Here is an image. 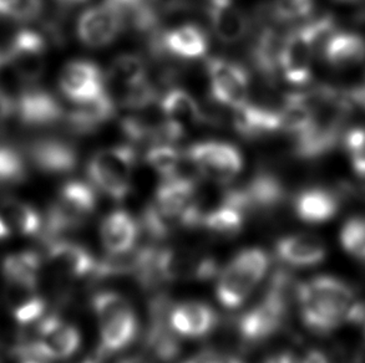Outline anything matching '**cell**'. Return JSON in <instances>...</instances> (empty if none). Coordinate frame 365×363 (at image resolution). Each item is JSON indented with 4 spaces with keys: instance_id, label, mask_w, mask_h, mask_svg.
<instances>
[{
    "instance_id": "1",
    "label": "cell",
    "mask_w": 365,
    "mask_h": 363,
    "mask_svg": "<svg viewBox=\"0 0 365 363\" xmlns=\"http://www.w3.org/2000/svg\"><path fill=\"white\" fill-rule=\"evenodd\" d=\"M297 304L304 325L319 335L331 334L346 322L359 324L365 315V305L351 286L328 275L298 283Z\"/></svg>"
},
{
    "instance_id": "2",
    "label": "cell",
    "mask_w": 365,
    "mask_h": 363,
    "mask_svg": "<svg viewBox=\"0 0 365 363\" xmlns=\"http://www.w3.org/2000/svg\"><path fill=\"white\" fill-rule=\"evenodd\" d=\"M307 96L313 116L309 127L294 138V154L302 159H314L334 147L351 111V98L331 88H318Z\"/></svg>"
},
{
    "instance_id": "3",
    "label": "cell",
    "mask_w": 365,
    "mask_h": 363,
    "mask_svg": "<svg viewBox=\"0 0 365 363\" xmlns=\"http://www.w3.org/2000/svg\"><path fill=\"white\" fill-rule=\"evenodd\" d=\"M334 21L323 16L302 25L283 36L279 71L289 84L304 85L311 80L316 49L331 34Z\"/></svg>"
},
{
    "instance_id": "4",
    "label": "cell",
    "mask_w": 365,
    "mask_h": 363,
    "mask_svg": "<svg viewBox=\"0 0 365 363\" xmlns=\"http://www.w3.org/2000/svg\"><path fill=\"white\" fill-rule=\"evenodd\" d=\"M268 266L269 259L262 249L250 248L238 253L218 278V301L226 309H238L261 283Z\"/></svg>"
},
{
    "instance_id": "5",
    "label": "cell",
    "mask_w": 365,
    "mask_h": 363,
    "mask_svg": "<svg viewBox=\"0 0 365 363\" xmlns=\"http://www.w3.org/2000/svg\"><path fill=\"white\" fill-rule=\"evenodd\" d=\"M138 154L133 146L105 148L91 157L86 172L94 188L115 201H123L131 191Z\"/></svg>"
},
{
    "instance_id": "6",
    "label": "cell",
    "mask_w": 365,
    "mask_h": 363,
    "mask_svg": "<svg viewBox=\"0 0 365 363\" xmlns=\"http://www.w3.org/2000/svg\"><path fill=\"white\" fill-rule=\"evenodd\" d=\"M96 204L98 196L94 186L81 181L65 183L48 211L45 221L46 238L55 239L63 233L84 226L96 209Z\"/></svg>"
},
{
    "instance_id": "7",
    "label": "cell",
    "mask_w": 365,
    "mask_h": 363,
    "mask_svg": "<svg viewBox=\"0 0 365 363\" xmlns=\"http://www.w3.org/2000/svg\"><path fill=\"white\" fill-rule=\"evenodd\" d=\"M185 156L201 177L218 184H227L243 168L241 151L232 143L222 141L193 143L186 149Z\"/></svg>"
},
{
    "instance_id": "8",
    "label": "cell",
    "mask_w": 365,
    "mask_h": 363,
    "mask_svg": "<svg viewBox=\"0 0 365 363\" xmlns=\"http://www.w3.org/2000/svg\"><path fill=\"white\" fill-rule=\"evenodd\" d=\"M206 71L213 101L231 110L248 101L250 74L242 65L223 58H211L206 60Z\"/></svg>"
},
{
    "instance_id": "9",
    "label": "cell",
    "mask_w": 365,
    "mask_h": 363,
    "mask_svg": "<svg viewBox=\"0 0 365 363\" xmlns=\"http://www.w3.org/2000/svg\"><path fill=\"white\" fill-rule=\"evenodd\" d=\"M48 39L40 31L19 30L10 40L5 61L26 84H35L44 74Z\"/></svg>"
},
{
    "instance_id": "10",
    "label": "cell",
    "mask_w": 365,
    "mask_h": 363,
    "mask_svg": "<svg viewBox=\"0 0 365 363\" xmlns=\"http://www.w3.org/2000/svg\"><path fill=\"white\" fill-rule=\"evenodd\" d=\"M148 51L153 58L163 59H202L207 54L208 36L202 28L196 24H183L178 28L161 31L148 43Z\"/></svg>"
},
{
    "instance_id": "11",
    "label": "cell",
    "mask_w": 365,
    "mask_h": 363,
    "mask_svg": "<svg viewBox=\"0 0 365 363\" xmlns=\"http://www.w3.org/2000/svg\"><path fill=\"white\" fill-rule=\"evenodd\" d=\"M126 28V23L116 6L108 0L91 6L80 15L78 36L83 44L99 49L113 44Z\"/></svg>"
},
{
    "instance_id": "12",
    "label": "cell",
    "mask_w": 365,
    "mask_h": 363,
    "mask_svg": "<svg viewBox=\"0 0 365 363\" xmlns=\"http://www.w3.org/2000/svg\"><path fill=\"white\" fill-rule=\"evenodd\" d=\"M196 194V179L176 174L163 179L158 186L151 206L173 229L175 226H182L183 214L192 204Z\"/></svg>"
},
{
    "instance_id": "13",
    "label": "cell",
    "mask_w": 365,
    "mask_h": 363,
    "mask_svg": "<svg viewBox=\"0 0 365 363\" xmlns=\"http://www.w3.org/2000/svg\"><path fill=\"white\" fill-rule=\"evenodd\" d=\"M59 85L65 98L75 105L89 102L108 93L104 73L89 60H75L66 65L60 74Z\"/></svg>"
},
{
    "instance_id": "14",
    "label": "cell",
    "mask_w": 365,
    "mask_h": 363,
    "mask_svg": "<svg viewBox=\"0 0 365 363\" xmlns=\"http://www.w3.org/2000/svg\"><path fill=\"white\" fill-rule=\"evenodd\" d=\"M15 115L30 127H46L65 117L59 100L35 84H26L15 98Z\"/></svg>"
},
{
    "instance_id": "15",
    "label": "cell",
    "mask_w": 365,
    "mask_h": 363,
    "mask_svg": "<svg viewBox=\"0 0 365 363\" xmlns=\"http://www.w3.org/2000/svg\"><path fill=\"white\" fill-rule=\"evenodd\" d=\"M160 111L173 142L185 137L191 128L203 125L202 108L191 93L180 88L168 90L160 98Z\"/></svg>"
},
{
    "instance_id": "16",
    "label": "cell",
    "mask_w": 365,
    "mask_h": 363,
    "mask_svg": "<svg viewBox=\"0 0 365 363\" xmlns=\"http://www.w3.org/2000/svg\"><path fill=\"white\" fill-rule=\"evenodd\" d=\"M258 21L261 28L257 31L250 48V60L253 69L261 75L268 86L276 84L277 75L279 73V54H281L283 35L267 23L269 16L266 10H258Z\"/></svg>"
},
{
    "instance_id": "17",
    "label": "cell",
    "mask_w": 365,
    "mask_h": 363,
    "mask_svg": "<svg viewBox=\"0 0 365 363\" xmlns=\"http://www.w3.org/2000/svg\"><path fill=\"white\" fill-rule=\"evenodd\" d=\"M288 309L269 296H264L259 304L238 320V334L246 342H259L269 339L283 326Z\"/></svg>"
},
{
    "instance_id": "18",
    "label": "cell",
    "mask_w": 365,
    "mask_h": 363,
    "mask_svg": "<svg viewBox=\"0 0 365 363\" xmlns=\"http://www.w3.org/2000/svg\"><path fill=\"white\" fill-rule=\"evenodd\" d=\"M50 270L60 279H81L93 275L96 261L94 256L76 243L50 239L46 251Z\"/></svg>"
},
{
    "instance_id": "19",
    "label": "cell",
    "mask_w": 365,
    "mask_h": 363,
    "mask_svg": "<svg viewBox=\"0 0 365 363\" xmlns=\"http://www.w3.org/2000/svg\"><path fill=\"white\" fill-rule=\"evenodd\" d=\"M231 121L235 131L246 140L267 137L282 130L279 110L250 100L232 108Z\"/></svg>"
},
{
    "instance_id": "20",
    "label": "cell",
    "mask_w": 365,
    "mask_h": 363,
    "mask_svg": "<svg viewBox=\"0 0 365 363\" xmlns=\"http://www.w3.org/2000/svg\"><path fill=\"white\" fill-rule=\"evenodd\" d=\"M30 161L35 167L49 174H64L74 171L79 154L76 148L61 138H40L28 147Z\"/></svg>"
},
{
    "instance_id": "21",
    "label": "cell",
    "mask_w": 365,
    "mask_h": 363,
    "mask_svg": "<svg viewBox=\"0 0 365 363\" xmlns=\"http://www.w3.org/2000/svg\"><path fill=\"white\" fill-rule=\"evenodd\" d=\"M210 24L221 43L238 44L250 31V20L235 0H207Z\"/></svg>"
},
{
    "instance_id": "22",
    "label": "cell",
    "mask_w": 365,
    "mask_h": 363,
    "mask_svg": "<svg viewBox=\"0 0 365 363\" xmlns=\"http://www.w3.org/2000/svg\"><path fill=\"white\" fill-rule=\"evenodd\" d=\"M115 115V100L109 93H105L89 102L78 103L70 112L65 113L64 120L71 132L88 136L104 127Z\"/></svg>"
},
{
    "instance_id": "23",
    "label": "cell",
    "mask_w": 365,
    "mask_h": 363,
    "mask_svg": "<svg viewBox=\"0 0 365 363\" xmlns=\"http://www.w3.org/2000/svg\"><path fill=\"white\" fill-rule=\"evenodd\" d=\"M175 334L186 339H201L210 334L217 322V316L210 306L190 301L173 306L168 315Z\"/></svg>"
},
{
    "instance_id": "24",
    "label": "cell",
    "mask_w": 365,
    "mask_h": 363,
    "mask_svg": "<svg viewBox=\"0 0 365 363\" xmlns=\"http://www.w3.org/2000/svg\"><path fill=\"white\" fill-rule=\"evenodd\" d=\"M276 256L287 265L311 268L326 259L327 248L321 238L313 234H292L277 241Z\"/></svg>"
},
{
    "instance_id": "25",
    "label": "cell",
    "mask_w": 365,
    "mask_h": 363,
    "mask_svg": "<svg viewBox=\"0 0 365 363\" xmlns=\"http://www.w3.org/2000/svg\"><path fill=\"white\" fill-rule=\"evenodd\" d=\"M100 352L114 354L133 342L138 332V320L133 307L99 320Z\"/></svg>"
},
{
    "instance_id": "26",
    "label": "cell",
    "mask_w": 365,
    "mask_h": 363,
    "mask_svg": "<svg viewBox=\"0 0 365 363\" xmlns=\"http://www.w3.org/2000/svg\"><path fill=\"white\" fill-rule=\"evenodd\" d=\"M339 211V199L331 191L309 188L302 191L294 199V211L301 221L322 224L331 221Z\"/></svg>"
},
{
    "instance_id": "27",
    "label": "cell",
    "mask_w": 365,
    "mask_h": 363,
    "mask_svg": "<svg viewBox=\"0 0 365 363\" xmlns=\"http://www.w3.org/2000/svg\"><path fill=\"white\" fill-rule=\"evenodd\" d=\"M6 304L15 321L21 326L36 322L45 314V301L36 293V285L6 283Z\"/></svg>"
},
{
    "instance_id": "28",
    "label": "cell",
    "mask_w": 365,
    "mask_h": 363,
    "mask_svg": "<svg viewBox=\"0 0 365 363\" xmlns=\"http://www.w3.org/2000/svg\"><path fill=\"white\" fill-rule=\"evenodd\" d=\"M140 226L128 211H115L105 218L100 226V236L109 254L133 249Z\"/></svg>"
},
{
    "instance_id": "29",
    "label": "cell",
    "mask_w": 365,
    "mask_h": 363,
    "mask_svg": "<svg viewBox=\"0 0 365 363\" xmlns=\"http://www.w3.org/2000/svg\"><path fill=\"white\" fill-rule=\"evenodd\" d=\"M322 54L328 64L346 68L365 59V40L353 33H334L327 36Z\"/></svg>"
},
{
    "instance_id": "30",
    "label": "cell",
    "mask_w": 365,
    "mask_h": 363,
    "mask_svg": "<svg viewBox=\"0 0 365 363\" xmlns=\"http://www.w3.org/2000/svg\"><path fill=\"white\" fill-rule=\"evenodd\" d=\"M108 80L120 90V93L133 89L150 80L148 65L140 55H119L110 65Z\"/></svg>"
},
{
    "instance_id": "31",
    "label": "cell",
    "mask_w": 365,
    "mask_h": 363,
    "mask_svg": "<svg viewBox=\"0 0 365 363\" xmlns=\"http://www.w3.org/2000/svg\"><path fill=\"white\" fill-rule=\"evenodd\" d=\"M282 130L296 138L311 125L313 108L307 93H292L282 100Z\"/></svg>"
},
{
    "instance_id": "32",
    "label": "cell",
    "mask_w": 365,
    "mask_h": 363,
    "mask_svg": "<svg viewBox=\"0 0 365 363\" xmlns=\"http://www.w3.org/2000/svg\"><path fill=\"white\" fill-rule=\"evenodd\" d=\"M0 216L8 224L10 231L21 236H35L44 226L41 216L33 206L14 198H6L0 204Z\"/></svg>"
},
{
    "instance_id": "33",
    "label": "cell",
    "mask_w": 365,
    "mask_h": 363,
    "mask_svg": "<svg viewBox=\"0 0 365 363\" xmlns=\"http://www.w3.org/2000/svg\"><path fill=\"white\" fill-rule=\"evenodd\" d=\"M245 213L222 196L221 203L203 216L201 226L220 236H237L242 231Z\"/></svg>"
},
{
    "instance_id": "34",
    "label": "cell",
    "mask_w": 365,
    "mask_h": 363,
    "mask_svg": "<svg viewBox=\"0 0 365 363\" xmlns=\"http://www.w3.org/2000/svg\"><path fill=\"white\" fill-rule=\"evenodd\" d=\"M41 269V258L35 251H20L5 258L3 275L6 283L34 284Z\"/></svg>"
},
{
    "instance_id": "35",
    "label": "cell",
    "mask_w": 365,
    "mask_h": 363,
    "mask_svg": "<svg viewBox=\"0 0 365 363\" xmlns=\"http://www.w3.org/2000/svg\"><path fill=\"white\" fill-rule=\"evenodd\" d=\"M145 159L148 166L163 179L171 178L178 174V167L182 162L183 152L173 143H155L148 149Z\"/></svg>"
},
{
    "instance_id": "36",
    "label": "cell",
    "mask_w": 365,
    "mask_h": 363,
    "mask_svg": "<svg viewBox=\"0 0 365 363\" xmlns=\"http://www.w3.org/2000/svg\"><path fill=\"white\" fill-rule=\"evenodd\" d=\"M28 177V167L19 151L0 146V186L20 184Z\"/></svg>"
},
{
    "instance_id": "37",
    "label": "cell",
    "mask_w": 365,
    "mask_h": 363,
    "mask_svg": "<svg viewBox=\"0 0 365 363\" xmlns=\"http://www.w3.org/2000/svg\"><path fill=\"white\" fill-rule=\"evenodd\" d=\"M314 6V0H274L268 6V13L273 23L286 24L297 20L306 19Z\"/></svg>"
},
{
    "instance_id": "38",
    "label": "cell",
    "mask_w": 365,
    "mask_h": 363,
    "mask_svg": "<svg viewBox=\"0 0 365 363\" xmlns=\"http://www.w3.org/2000/svg\"><path fill=\"white\" fill-rule=\"evenodd\" d=\"M341 243L349 256L365 263L364 216H354L346 221L341 228Z\"/></svg>"
},
{
    "instance_id": "39",
    "label": "cell",
    "mask_w": 365,
    "mask_h": 363,
    "mask_svg": "<svg viewBox=\"0 0 365 363\" xmlns=\"http://www.w3.org/2000/svg\"><path fill=\"white\" fill-rule=\"evenodd\" d=\"M44 10L43 0H0V18L28 20L39 18Z\"/></svg>"
},
{
    "instance_id": "40",
    "label": "cell",
    "mask_w": 365,
    "mask_h": 363,
    "mask_svg": "<svg viewBox=\"0 0 365 363\" xmlns=\"http://www.w3.org/2000/svg\"><path fill=\"white\" fill-rule=\"evenodd\" d=\"M346 147L354 171L365 177V128H354L346 133Z\"/></svg>"
},
{
    "instance_id": "41",
    "label": "cell",
    "mask_w": 365,
    "mask_h": 363,
    "mask_svg": "<svg viewBox=\"0 0 365 363\" xmlns=\"http://www.w3.org/2000/svg\"><path fill=\"white\" fill-rule=\"evenodd\" d=\"M185 363H243V361L231 354H220L212 349H207L193 356L192 359H188Z\"/></svg>"
},
{
    "instance_id": "42",
    "label": "cell",
    "mask_w": 365,
    "mask_h": 363,
    "mask_svg": "<svg viewBox=\"0 0 365 363\" xmlns=\"http://www.w3.org/2000/svg\"><path fill=\"white\" fill-rule=\"evenodd\" d=\"M160 14H170L188 8L192 0H148Z\"/></svg>"
},
{
    "instance_id": "43",
    "label": "cell",
    "mask_w": 365,
    "mask_h": 363,
    "mask_svg": "<svg viewBox=\"0 0 365 363\" xmlns=\"http://www.w3.org/2000/svg\"><path fill=\"white\" fill-rule=\"evenodd\" d=\"M15 115V98L0 89V122Z\"/></svg>"
},
{
    "instance_id": "44",
    "label": "cell",
    "mask_w": 365,
    "mask_h": 363,
    "mask_svg": "<svg viewBox=\"0 0 365 363\" xmlns=\"http://www.w3.org/2000/svg\"><path fill=\"white\" fill-rule=\"evenodd\" d=\"M299 363H331V361L321 349H311Z\"/></svg>"
},
{
    "instance_id": "45",
    "label": "cell",
    "mask_w": 365,
    "mask_h": 363,
    "mask_svg": "<svg viewBox=\"0 0 365 363\" xmlns=\"http://www.w3.org/2000/svg\"><path fill=\"white\" fill-rule=\"evenodd\" d=\"M263 363H299L297 361L294 354L287 351H282V352H277L267 357Z\"/></svg>"
},
{
    "instance_id": "46",
    "label": "cell",
    "mask_w": 365,
    "mask_h": 363,
    "mask_svg": "<svg viewBox=\"0 0 365 363\" xmlns=\"http://www.w3.org/2000/svg\"><path fill=\"white\" fill-rule=\"evenodd\" d=\"M353 363H365V337L361 341V346L356 349V354H354Z\"/></svg>"
},
{
    "instance_id": "47",
    "label": "cell",
    "mask_w": 365,
    "mask_h": 363,
    "mask_svg": "<svg viewBox=\"0 0 365 363\" xmlns=\"http://www.w3.org/2000/svg\"><path fill=\"white\" fill-rule=\"evenodd\" d=\"M10 231L9 226L5 223L4 219L0 216V241H4L6 238H9Z\"/></svg>"
},
{
    "instance_id": "48",
    "label": "cell",
    "mask_w": 365,
    "mask_h": 363,
    "mask_svg": "<svg viewBox=\"0 0 365 363\" xmlns=\"http://www.w3.org/2000/svg\"><path fill=\"white\" fill-rule=\"evenodd\" d=\"M119 363H150L148 359L140 357V356H131V357H126V359H121Z\"/></svg>"
},
{
    "instance_id": "49",
    "label": "cell",
    "mask_w": 365,
    "mask_h": 363,
    "mask_svg": "<svg viewBox=\"0 0 365 363\" xmlns=\"http://www.w3.org/2000/svg\"><path fill=\"white\" fill-rule=\"evenodd\" d=\"M56 1H59L60 4L63 5H75L84 3L86 0H56Z\"/></svg>"
},
{
    "instance_id": "50",
    "label": "cell",
    "mask_w": 365,
    "mask_h": 363,
    "mask_svg": "<svg viewBox=\"0 0 365 363\" xmlns=\"http://www.w3.org/2000/svg\"><path fill=\"white\" fill-rule=\"evenodd\" d=\"M5 64H6V61H5V53L4 51H1V50H0V68H1V66Z\"/></svg>"
},
{
    "instance_id": "51",
    "label": "cell",
    "mask_w": 365,
    "mask_h": 363,
    "mask_svg": "<svg viewBox=\"0 0 365 363\" xmlns=\"http://www.w3.org/2000/svg\"><path fill=\"white\" fill-rule=\"evenodd\" d=\"M23 363H43L41 361H36V359H24Z\"/></svg>"
},
{
    "instance_id": "52",
    "label": "cell",
    "mask_w": 365,
    "mask_h": 363,
    "mask_svg": "<svg viewBox=\"0 0 365 363\" xmlns=\"http://www.w3.org/2000/svg\"><path fill=\"white\" fill-rule=\"evenodd\" d=\"M1 123V122H0ZM0 133H1V126H0Z\"/></svg>"
},
{
    "instance_id": "53",
    "label": "cell",
    "mask_w": 365,
    "mask_h": 363,
    "mask_svg": "<svg viewBox=\"0 0 365 363\" xmlns=\"http://www.w3.org/2000/svg\"><path fill=\"white\" fill-rule=\"evenodd\" d=\"M341 1H348V0H341Z\"/></svg>"
}]
</instances>
